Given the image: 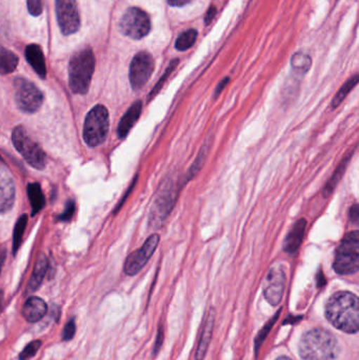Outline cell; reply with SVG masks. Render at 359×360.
Wrapping results in <instances>:
<instances>
[{
	"label": "cell",
	"mask_w": 359,
	"mask_h": 360,
	"mask_svg": "<svg viewBox=\"0 0 359 360\" xmlns=\"http://www.w3.org/2000/svg\"><path fill=\"white\" fill-rule=\"evenodd\" d=\"M328 321L346 333L359 331V298L350 292H337L326 304Z\"/></svg>",
	"instance_id": "cell-1"
},
{
	"label": "cell",
	"mask_w": 359,
	"mask_h": 360,
	"mask_svg": "<svg viewBox=\"0 0 359 360\" xmlns=\"http://www.w3.org/2000/svg\"><path fill=\"white\" fill-rule=\"evenodd\" d=\"M337 352V338L324 329L307 332L299 344V353L303 360H334Z\"/></svg>",
	"instance_id": "cell-2"
},
{
	"label": "cell",
	"mask_w": 359,
	"mask_h": 360,
	"mask_svg": "<svg viewBox=\"0 0 359 360\" xmlns=\"http://www.w3.org/2000/svg\"><path fill=\"white\" fill-rule=\"evenodd\" d=\"M95 70L94 53L90 48L82 49L72 56L69 65V84L75 94H86Z\"/></svg>",
	"instance_id": "cell-3"
},
{
	"label": "cell",
	"mask_w": 359,
	"mask_h": 360,
	"mask_svg": "<svg viewBox=\"0 0 359 360\" xmlns=\"http://www.w3.org/2000/svg\"><path fill=\"white\" fill-rule=\"evenodd\" d=\"M109 112L103 105H95L86 114L84 124V139L90 148L105 143L109 132Z\"/></svg>",
	"instance_id": "cell-4"
},
{
	"label": "cell",
	"mask_w": 359,
	"mask_h": 360,
	"mask_svg": "<svg viewBox=\"0 0 359 360\" xmlns=\"http://www.w3.org/2000/svg\"><path fill=\"white\" fill-rule=\"evenodd\" d=\"M334 269L339 274H354L359 270V231L344 237L335 253Z\"/></svg>",
	"instance_id": "cell-5"
},
{
	"label": "cell",
	"mask_w": 359,
	"mask_h": 360,
	"mask_svg": "<svg viewBox=\"0 0 359 360\" xmlns=\"http://www.w3.org/2000/svg\"><path fill=\"white\" fill-rule=\"evenodd\" d=\"M12 143L15 149L27 160V164L37 170H44L46 165V153L27 134L23 127L19 126L13 130Z\"/></svg>",
	"instance_id": "cell-6"
},
{
	"label": "cell",
	"mask_w": 359,
	"mask_h": 360,
	"mask_svg": "<svg viewBox=\"0 0 359 360\" xmlns=\"http://www.w3.org/2000/svg\"><path fill=\"white\" fill-rule=\"evenodd\" d=\"M14 95L17 107L23 113H35L44 103L41 91L25 78L19 77L14 80Z\"/></svg>",
	"instance_id": "cell-7"
},
{
	"label": "cell",
	"mask_w": 359,
	"mask_h": 360,
	"mask_svg": "<svg viewBox=\"0 0 359 360\" xmlns=\"http://www.w3.org/2000/svg\"><path fill=\"white\" fill-rule=\"evenodd\" d=\"M119 29L124 35L132 39H141L149 34L151 21L145 11L130 8L120 19Z\"/></svg>",
	"instance_id": "cell-8"
},
{
	"label": "cell",
	"mask_w": 359,
	"mask_h": 360,
	"mask_svg": "<svg viewBox=\"0 0 359 360\" xmlns=\"http://www.w3.org/2000/svg\"><path fill=\"white\" fill-rule=\"evenodd\" d=\"M55 11L63 35H72L79 30L80 16L76 0H55Z\"/></svg>",
	"instance_id": "cell-9"
},
{
	"label": "cell",
	"mask_w": 359,
	"mask_h": 360,
	"mask_svg": "<svg viewBox=\"0 0 359 360\" xmlns=\"http://www.w3.org/2000/svg\"><path fill=\"white\" fill-rule=\"evenodd\" d=\"M154 67L155 63L150 53L139 52L135 55L130 65V82L133 90H141L149 82Z\"/></svg>",
	"instance_id": "cell-10"
},
{
	"label": "cell",
	"mask_w": 359,
	"mask_h": 360,
	"mask_svg": "<svg viewBox=\"0 0 359 360\" xmlns=\"http://www.w3.org/2000/svg\"><path fill=\"white\" fill-rule=\"evenodd\" d=\"M159 240V235L152 234L145 240L141 249L137 250L126 258L124 266V273L129 276H134V275L138 274L141 269L149 262L154 252L156 251Z\"/></svg>",
	"instance_id": "cell-11"
},
{
	"label": "cell",
	"mask_w": 359,
	"mask_h": 360,
	"mask_svg": "<svg viewBox=\"0 0 359 360\" xmlns=\"http://www.w3.org/2000/svg\"><path fill=\"white\" fill-rule=\"evenodd\" d=\"M286 275L280 266H273L265 281V297L272 306H278L284 294Z\"/></svg>",
	"instance_id": "cell-12"
},
{
	"label": "cell",
	"mask_w": 359,
	"mask_h": 360,
	"mask_svg": "<svg viewBox=\"0 0 359 360\" xmlns=\"http://www.w3.org/2000/svg\"><path fill=\"white\" fill-rule=\"evenodd\" d=\"M15 186L14 180L10 171L6 169V165H1L0 172V207L1 213L4 214L10 211L14 205Z\"/></svg>",
	"instance_id": "cell-13"
},
{
	"label": "cell",
	"mask_w": 359,
	"mask_h": 360,
	"mask_svg": "<svg viewBox=\"0 0 359 360\" xmlns=\"http://www.w3.org/2000/svg\"><path fill=\"white\" fill-rule=\"evenodd\" d=\"M48 312V306L46 302L37 296H32L27 298V302L23 304L21 314L27 323H37L44 319V315Z\"/></svg>",
	"instance_id": "cell-14"
},
{
	"label": "cell",
	"mask_w": 359,
	"mask_h": 360,
	"mask_svg": "<svg viewBox=\"0 0 359 360\" xmlns=\"http://www.w3.org/2000/svg\"><path fill=\"white\" fill-rule=\"evenodd\" d=\"M215 323V311L211 309L209 311L208 316L202 328V336H200V342H198L197 350H196L195 360H204L208 352L209 345L212 340L213 330H214Z\"/></svg>",
	"instance_id": "cell-15"
},
{
	"label": "cell",
	"mask_w": 359,
	"mask_h": 360,
	"mask_svg": "<svg viewBox=\"0 0 359 360\" xmlns=\"http://www.w3.org/2000/svg\"><path fill=\"white\" fill-rule=\"evenodd\" d=\"M141 111H143V103L141 101H135L129 108L117 127V134L119 139H124L130 133L131 129L141 117Z\"/></svg>",
	"instance_id": "cell-16"
},
{
	"label": "cell",
	"mask_w": 359,
	"mask_h": 360,
	"mask_svg": "<svg viewBox=\"0 0 359 360\" xmlns=\"http://www.w3.org/2000/svg\"><path fill=\"white\" fill-rule=\"evenodd\" d=\"M25 58L27 63L33 68L34 71L41 78H46V65L44 52L38 44H30L25 49Z\"/></svg>",
	"instance_id": "cell-17"
},
{
	"label": "cell",
	"mask_w": 359,
	"mask_h": 360,
	"mask_svg": "<svg viewBox=\"0 0 359 360\" xmlns=\"http://www.w3.org/2000/svg\"><path fill=\"white\" fill-rule=\"evenodd\" d=\"M306 226L307 222L305 219L299 220L296 224L291 229L290 233L287 236L285 241V250L288 253L292 254L299 250L303 241V234H305Z\"/></svg>",
	"instance_id": "cell-18"
},
{
	"label": "cell",
	"mask_w": 359,
	"mask_h": 360,
	"mask_svg": "<svg viewBox=\"0 0 359 360\" xmlns=\"http://www.w3.org/2000/svg\"><path fill=\"white\" fill-rule=\"evenodd\" d=\"M48 259H46L44 254H40L38 256L37 260H36L33 273H32L31 278H30L29 287H27V291L30 293H33V292L37 291L39 289L42 281H44V276H46V272H48Z\"/></svg>",
	"instance_id": "cell-19"
},
{
	"label": "cell",
	"mask_w": 359,
	"mask_h": 360,
	"mask_svg": "<svg viewBox=\"0 0 359 360\" xmlns=\"http://www.w3.org/2000/svg\"><path fill=\"white\" fill-rule=\"evenodd\" d=\"M172 194V190H169L168 192L158 197L155 207H154L153 213H151V218L153 221L159 224V221L162 222L168 216V213H170L171 207H173V201H171Z\"/></svg>",
	"instance_id": "cell-20"
},
{
	"label": "cell",
	"mask_w": 359,
	"mask_h": 360,
	"mask_svg": "<svg viewBox=\"0 0 359 360\" xmlns=\"http://www.w3.org/2000/svg\"><path fill=\"white\" fill-rule=\"evenodd\" d=\"M27 196L32 207V215H36L41 211L46 205V198L41 191V186L37 182L30 184L27 186Z\"/></svg>",
	"instance_id": "cell-21"
},
{
	"label": "cell",
	"mask_w": 359,
	"mask_h": 360,
	"mask_svg": "<svg viewBox=\"0 0 359 360\" xmlns=\"http://www.w3.org/2000/svg\"><path fill=\"white\" fill-rule=\"evenodd\" d=\"M1 63H0V70H1L2 75L12 73L18 65V57L12 52V51L6 50V48L1 49Z\"/></svg>",
	"instance_id": "cell-22"
},
{
	"label": "cell",
	"mask_w": 359,
	"mask_h": 360,
	"mask_svg": "<svg viewBox=\"0 0 359 360\" xmlns=\"http://www.w3.org/2000/svg\"><path fill=\"white\" fill-rule=\"evenodd\" d=\"M27 216L25 214L21 215L15 224L14 233H13V254H16L22 243L23 234H25V228H27Z\"/></svg>",
	"instance_id": "cell-23"
},
{
	"label": "cell",
	"mask_w": 359,
	"mask_h": 360,
	"mask_svg": "<svg viewBox=\"0 0 359 360\" xmlns=\"http://www.w3.org/2000/svg\"><path fill=\"white\" fill-rule=\"evenodd\" d=\"M291 65L296 73L306 74L311 68V57L303 52L296 53L291 58Z\"/></svg>",
	"instance_id": "cell-24"
},
{
	"label": "cell",
	"mask_w": 359,
	"mask_h": 360,
	"mask_svg": "<svg viewBox=\"0 0 359 360\" xmlns=\"http://www.w3.org/2000/svg\"><path fill=\"white\" fill-rule=\"evenodd\" d=\"M358 82L359 74H356V75L352 76L351 78H349V79L344 84V86H341V90L339 91L335 98L333 99L332 107H339V105L343 103L344 99H345L346 97H347V95L353 90L354 86H355Z\"/></svg>",
	"instance_id": "cell-25"
},
{
	"label": "cell",
	"mask_w": 359,
	"mask_h": 360,
	"mask_svg": "<svg viewBox=\"0 0 359 360\" xmlns=\"http://www.w3.org/2000/svg\"><path fill=\"white\" fill-rule=\"evenodd\" d=\"M196 39H197V31L194 29L188 30L177 38L175 48L178 51L188 50L195 44Z\"/></svg>",
	"instance_id": "cell-26"
},
{
	"label": "cell",
	"mask_w": 359,
	"mask_h": 360,
	"mask_svg": "<svg viewBox=\"0 0 359 360\" xmlns=\"http://www.w3.org/2000/svg\"><path fill=\"white\" fill-rule=\"evenodd\" d=\"M177 65H178V59H175V60L171 61L170 65H169L168 69L166 70V72H164V75H162V77L160 78L159 80H158L157 84H155V86H154L153 90L151 91V93H150L149 96H148V101H151V99H153L154 97L156 96V95L159 93V91L162 90V86H164V82H167V79H168L169 76L171 75V73H172L173 71H174L175 68L177 67Z\"/></svg>",
	"instance_id": "cell-27"
},
{
	"label": "cell",
	"mask_w": 359,
	"mask_h": 360,
	"mask_svg": "<svg viewBox=\"0 0 359 360\" xmlns=\"http://www.w3.org/2000/svg\"><path fill=\"white\" fill-rule=\"evenodd\" d=\"M41 342L40 340H34V342H30L19 354V360H29L38 352L40 347H41Z\"/></svg>",
	"instance_id": "cell-28"
},
{
	"label": "cell",
	"mask_w": 359,
	"mask_h": 360,
	"mask_svg": "<svg viewBox=\"0 0 359 360\" xmlns=\"http://www.w3.org/2000/svg\"><path fill=\"white\" fill-rule=\"evenodd\" d=\"M27 8L33 16H39L44 11V0H27Z\"/></svg>",
	"instance_id": "cell-29"
},
{
	"label": "cell",
	"mask_w": 359,
	"mask_h": 360,
	"mask_svg": "<svg viewBox=\"0 0 359 360\" xmlns=\"http://www.w3.org/2000/svg\"><path fill=\"white\" fill-rule=\"evenodd\" d=\"M75 321H74V319H72L71 321H67V323H65V328H63V340H65V342H67V340H73L74 335H75Z\"/></svg>",
	"instance_id": "cell-30"
},
{
	"label": "cell",
	"mask_w": 359,
	"mask_h": 360,
	"mask_svg": "<svg viewBox=\"0 0 359 360\" xmlns=\"http://www.w3.org/2000/svg\"><path fill=\"white\" fill-rule=\"evenodd\" d=\"M74 213H75V202H74L73 200H70L69 202L67 203L65 211L59 216V221H70L72 217H73Z\"/></svg>",
	"instance_id": "cell-31"
},
{
	"label": "cell",
	"mask_w": 359,
	"mask_h": 360,
	"mask_svg": "<svg viewBox=\"0 0 359 360\" xmlns=\"http://www.w3.org/2000/svg\"><path fill=\"white\" fill-rule=\"evenodd\" d=\"M162 342H164V329H162V327H159L157 338H156L155 347H154V354H157L158 351L162 348Z\"/></svg>",
	"instance_id": "cell-32"
},
{
	"label": "cell",
	"mask_w": 359,
	"mask_h": 360,
	"mask_svg": "<svg viewBox=\"0 0 359 360\" xmlns=\"http://www.w3.org/2000/svg\"><path fill=\"white\" fill-rule=\"evenodd\" d=\"M350 219L359 226V205H353L350 210Z\"/></svg>",
	"instance_id": "cell-33"
},
{
	"label": "cell",
	"mask_w": 359,
	"mask_h": 360,
	"mask_svg": "<svg viewBox=\"0 0 359 360\" xmlns=\"http://www.w3.org/2000/svg\"><path fill=\"white\" fill-rule=\"evenodd\" d=\"M215 14H216V8H215L214 6H210L208 13H207L206 19H204V22H206V25H209V23H210L211 21L213 20Z\"/></svg>",
	"instance_id": "cell-34"
},
{
	"label": "cell",
	"mask_w": 359,
	"mask_h": 360,
	"mask_svg": "<svg viewBox=\"0 0 359 360\" xmlns=\"http://www.w3.org/2000/svg\"><path fill=\"white\" fill-rule=\"evenodd\" d=\"M191 1L192 0H168V4L172 6H183Z\"/></svg>",
	"instance_id": "cell-35"
},
{
	"label": "cell",
	"mask_w": 359,
	"mask_h": 360,
	"mask_svg": "<svg viewBox=\"0 0 359 360\" xmlns=\"http://www.w3.org/2000/svg\"><path fill=\"white\" fill-rule=\"evenodd\" d=\"M228 82H229V78H225V79H223V82L219 84V86H217L216 89V93H215L216 96H218V94H221V91H223V88L227 86Z\"/></svg>",
	"instance_id": "cell-36"
},
{
	"label": "cell",
	"mask_w": 359,
	"mask_h": 360,
	"mask_svg": "<svg viewBox=\"0 0 359 360\" xmlns=\"http://www.w3.org/2000/svg\"><path fill=\"white\" fill-rule=\"evenodd\" d=\"M276 360H292V359H289V357L282 356V357H278V359Z\"/></svg>",
	"instance_id": "cell-37"
}]
</instances>
